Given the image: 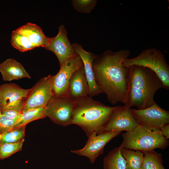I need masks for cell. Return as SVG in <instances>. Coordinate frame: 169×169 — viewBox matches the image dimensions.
Wrapping results in <instances>:
<instances>
[{
	"label": "cell",
	"mask_w": 169,
	"mask_h": 169,
	"mask_svg": "<svg viewBox=\"0 0 169 169\" xmlns=\"http://www.w3.org/2000/svg\"><path fill=\"white\" fill-rule=\"evenodd\" d=\"M130 54L128 49L115 52L107 50L97 55L92 67L96 84L111 104H124L127 88L129 69L123 61Z\"/></svg>",
	"instance_id": "cell-1"
},
{
	"label": "cell",
	"mask_w": 169,
	"mask_h": 169,
	"mask_svg": "<svg viewBox=\"0 0 169 169\" xmlns=\"http://www.w3.org/2000/svg\"><path fill=\"white\" fill-rule=\"evenodd\" d=\"M128 68L129 72L124 105L130 108L136 106L139 110L149 107L155 102L156 92L163 87L162 81L154 72L147 68L137 65Z\"/></svg>",
	"instance_id": "cell-2"
},
{
	"label": "cell",
	"mask_w": 169,
	"mask_h": 169,
	"mask_svg": "<svg viewBox=\"0 0 169 169\" xmlns=\"http://www.w3.org/2000/svg\"><path fill=\"white\" fill-rule=\"evenodd\" d=\"M115 107L105 105L88 95L74 99L71 124L81 127L88 137L103 133Z\"/></svg>",
	"instance_id": "cell-3"
},
{
	"label": "cell",
	"mask_w": 169,
	"mask_h": 169,
	"mask_svg": "<svg viewBox=\"0 0 169 169\" xmlns=\"http://www.w3.org/2000/svg\"><path fill=\"white\" fill-rule=\"evenodd\" d=\"M121 148L143 152L164 150L169 146V141L160 130H153L139 125L132 130L122 134Z\"/></svg>",
	"instance_id": "cell-4"
},
{
	"label": "cell",
	"mask_w": 169,
	"mask_h": 169,
	"mask_svg": "<svg viewBox=\"0 0 169 169\" xmlns=\"http://www.w3.org/2000/svg\"><path fill=\"white\" fill-rule=\"evenodd\" d=\"M123 65L127 68L137 65L150 69L159 77L163 88L169 89V66L164 56L159 50L153 48L145 49L137 56L125 59Z\"/></svg>",
	"instance_id": "cell-5"
},
{
	"label": "cell",
	"mask_w": 169,
	"mask_h": 169,
	"mask_svg": "<svg viewBox=\"0 0 169 169\" xmlns=\"http://www.w3.org/2000/svg\"><path fill=\"white\" fill-rule=\"evenodd\" d=\"M83 65V63L81 58L76 54L68 59L55 75H52L54 96L69 97L70 79L75 71Z\"/></svg>",
	"instance_id": "cell-6"
},
{
	"label": "cell",
	"mask_w": 169,
	"mask_h": 169,
	"mask_svg": "<svg viewBox=\"0 0 169 169\" xmlns=\"http://www.w3.org/2000/svg\"><path fill=\"white\" fill-rule=\"evenodd\" d=\"M74 99L53 96L44 107V115L54 123L63 126L71 124Z\"/></svg>",
	"instance_id": "cell-7"
},
{
	"label": "cell",
	"mask_w": 169,
	"mask_h": 169,
	"mask_svg": "<svg viewBox=\"0 0 169 169\" xmlns=\"http://www.w3.org/2000/svg\"><path fill=\"white\" fill-rule=\"evenodd\" d=\"M30 89H24L14 83L0 85V110L23 111Z\"/></svg>",
	"instance_id": "cell-8"
},
{
	"label": "cell",
	"mask_w": 169,
	"mask_h": 169,
	"mask_svg": "<svg viewBox=\"0 0 169 169\" xmlns=\"http://www.w3.org/2000/svg\"><path fill=\"white\" fill-rule=\"evenodd\" d=\"M132 114L139 125L153 130H160L169 123V112L158 105L156 102L143 109H131Z\"/></svg>",
	"instance_id": "cell-9"
},
{
	"label": "cell",
	"mask_w": 169,
	"mask_h": 169,
	"mask_svg": "<svg viewBox=\"0 0 169 169\" xmlns=\"http://www.w3.org/2000/svg\"><path fill=\"white\" fill-rule=\"evenodd\" d=\"M121 131L107 132L97 134L93 133L88 139L84 147L82 149L72 150L71 152L80 156H85L93 163L97 157L102 154L106 145L114 138L118 136Z\"/></svg>",
	"instance_id": "cell-10"
},
{
	"label": "cell",
	"mask_w": 169,
	"mask_h": 169,
	"mask_svg": "<svg viewBox=\"0 0 169 169\" xmlns=\"http://www.w3.org/2000/svg\"><path fill=\"white\" fill-rule=\"evenodd\" d=\"M53 96L52 75H49L40 79L30 89L23 112L29 109L44 108Z\"/></svg>",
	"instance_id": "cell-11"
},
{
	"label": "cell",
	"mask_w": 169,
	"mask_h": 169,
	"mask_svg": "<svg viewBox=\"0 0 169 169\" xmlns=\"http://www.w3.org/2000/svg\"><path fill=\"white\" fill-rule=\"evenodd\" d=\"M139 125L133 117L131 108L125 105L116 106L103 133L114 131H129Z\"/></svg>",
	"instance_id": "cell-12"
},
{
	"label": "cell",
	"mask_w": 169,
	"mask_h": 169,
	"mask_svg": "<svg viewBox=\"0 0 169 169\" xmlns=\"http://www.w3.org/2000/svg\"><path fill=\"white\" fill-rule=\"evenodd\" d=\"M58 34L50 38L48 44L44 48L55 54L61 67L68 59L76 54L68 38L67 31L64 26H60Z\"/></svg>",
	"instance_id": "cell-13"
},
{
	"label": "cell",
	"mask_w": 169,
	"mask_h": 169,
	"mask_svg": "<svg viewBox=\"0 0 169 169\" xmlns=\"http://www.w3.org/2000/svg\"><path fill=\"white\" fill-rule=\"evenodd\" d=\"M72 46L75 52L80 57L83 61L85 75L89 86L88 96L92 97L100 94L101 91L96 83L92 67L93 61L97 55L86 51L78 43H74Z\"/></svg>",
	"instance_id": "cell-14"
},
{
	"label": "cell",
	"mask_w": 169,
	"mask_h": 169,
	"mask_svg": "<svg viewBox=\"0 0 169 169\" xmlns=\"http://www.w3.org/2000/svg\"><path fill=\"white\" fill-rule=\"evenodd\" d=\"M89 91V86L83 65L75 71L70 79L69 97L76 99L88 96Z\"/></svg>",
	"instance_id": "cell-15"
},
{
	"label": "cell",
	"mask_w": 169,
	"mask_h": 169,
	"mask_svg": "<svg viewBox=\"0 0 169 169\" xmlns=\"http://www.w3.org/2000/svg\"><path fill=\"white\" fill-rule=\"evenodd\" d=\"M0 72L3 80L6 81L31 78L23 66L13 59H7L0 64Z\"/></svg>",
	"instance_id": "cell-16"
},
{
	"label": "cell",
	"mask_w": 169,
	"mask_h": 169,
	"mask_svg": "<svg viewBox=\"0 0 169 169\" xmlns=\"http://www.w3.org/2000/svg\"><path fill=\"white\" fill-rule=\"evenodd\" d=\"M16 30L25 35L35 48H45L50 38L45 35L39 26L34 23H27Z\"/></svg>",
	"instance_id": "cell-17"
},
{
	"label": "cell",
	"mask_w": 169,
	"mask_h": 169,
	"mask_svg": "<svg viewBox=\"0 0 169 169\" xmlns=\"http://www.w3.org/2000/svg\"><path fill=\"white\" fill-rule=\"evenodd\" d=\"M121 148L120 145L114 148L104 158V169H125L126 162L121 153Z\"/></svg>",
	"instance_id": "cell-18"
},
{
	"label": "cell",
	"mask_w": 169,
	"mask_h": 169,
	"mask_svg": "<svg viewBox=\"0 0 169 169\" xmlns=\"http://www.w3.org/2000/svg\"><path fill=\"white\" fill-rule=\"evenodd\" d=\"M121 153L126 162L125 169H141L143 152L121 148Z\"/></svg>",
	"instance_id": "cell-19"
},
{
	"label": "cell",
	"mask_w": 169,
	"mask_h": 169,
	"mask_svg": "<svg viewBox=\"0 0 169 169\" xmlns=\"http://www.w3.org/2000/svg\"><path fill=\"white\" fill-rule=\"evenodd\" d=\"M141 169H166L162 154L154 150L144 152Z\"/></svg>",
	"instance_id": "cell-20"
},
{
	"label": "cell",
	"mask_w": 169,
	"mask_h": 169,
	"mask_svg": "<svg viewBox=\"0 0 169 169\" xmlns=\"http://www.w3.org/2000/svg\"><path fill=\"white\" fill-rule=\"evenodd\" d=\"M10 41L13 47L21 52L35 48L25 35L18 32L16 29L12 33Z\"/></svg>",
	"instance_id": "cell-21"
},
{
	"label": "cell",
	"mask_w": 169,
	"mask_h": 169,
	"mask_svg": "<svg viewBox=\"0 0 169 169\" xmlns=\"http://www.w3.org/2000/svg\"><path fill=\"white\" fill-rule=\"evenodd\" d=\"M44 108L43 107L34 108L23 112L21 117L14 127L26 126L33 121L45 117L44 113Z\"/></svg>",
	"instance_id": "cell-22"
},
{
	"label": "cell",
	"mask_w": 169,
	"mask_h": 169,
	"mask_svg": "<svg viewBox=\"0 0 169 169\" xmlns=\"http://www.w3.org/2000/svg\"><path fill=\"white\" fill-rule=\"evenodd\" d=\"M25 126L14 127L5 133L0 135V143H14L24 139Z\"/></svg>",
	"instance_id": "cell-23"
},
{
	"label": "cell",
	"mask_w": 169,
	"mask_h": 169,
	"mask_svg": "<svg viewBox=\"0 0 169 169\" xmlns=\"http://www.w3.org/2000/svg\"><path fill=\"white\" fill-rule=\"evenodd\" d=\"M24 139L14 143H0V159L9 157L22 150Z\"/></svg>",
	"instance_id": "cell-24"
},
{
	"label": "cell",
	"mask_w": 169,
	"mask_h": 169,
	"mask_svg": "<svg viewBox=\"0 0 169 169\" xmlns=\"http://www.w3.org/2000/svg\"><path fill=\"white\" fill-rule=\"evenodd\" d=\"M97 1L95 0H73L72 4L78 12L90 13L95 7Z\"/></svg>",
	"instance_id": "cell-25"
},
{
	"label": "cell",
	"mask_w": 169,
	"mask_h": 169,
	"mask_svg": "<svg viewBox=\"0 0 169 169\" xmlns=\"http://www.w3.org/2000/svg\"><path fill=\"white\" fill-rule=\"evenodd\" d=\"M19 120L9 119L1 115L0 116V135H3L13 129Z\"/></svg>",
	"instance_id": "cell-26"
},
{
	"label": "cell",
	"mask_w": 169,
	"mask_h": 169,
	"mask_svg": "<svg viewBox=\"0 0 169 169\" xmlns=\"http://www.w3.org/2000/svg\"><path fill=\"white\" fill-rule=\"evenodd\" d=\"M1 113L2 115L8 119L16 120L21 117L23 112L15 110H8L1 111Z\"/></svg>",
	"instance_id": "cell-27"
},
{
	"label": "cell",
	"mask_w": 169,
	"mask_h": 169,
	"mask_svg": "<svg viewBox=\"0 0 169 169\" xmlns=\"http://www.w3.org/2000/svg\"><path fill=\"white\" fill-rule=\"evenodd\" d=\"M161 131L164 137L168 140L169 138V124H166L161 127Z\"/></svg>",
	"instance_id": "cell-28"
},
{
	"label": "cell",
	"mask_w": 169,
	"mask_h": 169,
	"mask_svg": "<svg viewBox=\"0 0 169 169\" xmlns=\"http://www.w3.org/2000/svg\"><path fill=\"white\" fill-rule=\"evenodd\" d=\"M1 115V110H0V116Z\"/></svg>",
	"instance_id": "cell-29"
}]
</instances>
